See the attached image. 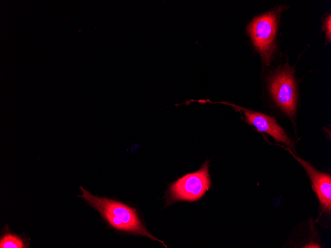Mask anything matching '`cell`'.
Returning <instances> with one entry per match:
<instances>
[{"mask_svg": "<svg viewBox=\"0 0 331 248\" xmlns=\"http://www.w3.org/2000/svg\"><path fill=\"white\" fill-rule=\"evenodd\" d=\"M80 189L82 194L78 196L85 199L98 210L111 227L130 234L147 237L162 243L166 247L163 242L155 237L146 229L135 208L115 200L94 196L82 187Z\"/></svg>", "mask_w": 331, "mask_h": 248, "instance_id": "obj_1", "label": "cell"}, {"mask_svg": "<svg viewBox=\"0 0 331 248\" xmlns=\"http://www.w3.org/2000/svg\"><path fill=\"white\" fill-rule=\"evenodd\" d=\"M331 14L328 16L324 22L323 28L326 33L327 38L329 39V41H331Z\"/></svg>", "mask_w": 331, "mask_h": 248, "instance_id": "obj_8", "label": "cell"}, {"mask_svg": "<svg viewBox=\"0 0 331 248\" xmlns=\"http://www.w3.org/2000/svg\"><path fill=\"white\" fill-rule=\"evenodd\" d=\"M0 248H25L23 241L18 236L11 233L4 235L0 239Z\"/></svg>", "mask_w": 331, "mask_h": 248, "instance_id": "obj_7", "label": "cell"}, {"mask_svg": "<svg viewBox=\"0 0 331 248\" xmlns=\"http://www.w3.org/2000/svg\"><path fill=\"white\" fill-rule=\"evenodd\" d=\"M210 187L207 160L198 170L183 176L170 185L166 193V205L178 201L197 200Z\"/></svg>", "mask_w": 331, "mask_h": 248, "instance_id": "obj_2", "label": "cell"}, {"mask_svg": "<svg viewBox=\"0 0 331 248\" xmlns=\"http://www.w3.org/2000/svg\"><path fill=\"white\" fill-rule=\"evenodd\" d=\"M300 163L309 176L321 206L324 211L330 213L331 210V177L329 174L316 169L310 163L296 156L288 148H285Z\"/></svg>", "mask_w": 331, "mask_h": 248, "instance_id": "obj_6", "label": "cell"}, {"mask_svg": "<svg viewBox=\"0 0 331 248\" xmlns=\"http://www.w3.org/2000/svg\"><path fill=\"white\" fill-rule=\"evenodd\" d=\"M234 108L244 112L245 121L255 127L258 132L269 134L277 142L284 144L287 148L294 150V144L287 136L283 129L278 125L274 117L256 112L228 103Z\"/></svg>", "mask_w": 331, "mask_h": 248, "instance_id": "obj_5", "label": "cell"}, {"mask_svg": "<svg viewBox=\"0 0 331 248\" xmlns=\"http://www.w3.org/2000/svg\"><path fill=\"white\" fill-rule=\"evenodd\" d=\"M277 13L276 11H271L257 16L247 27L248 34L254 46L266 64L270 62L275 50L274 43L277 27Z\"/></svg>", "mask_w": 331, "mask_h": 248, "instance_id": "obj_4", "label": "cell"}, {"mask_svg": "<svg viewBox=\"0 0 331 248\" xmlns=\"http://www.w3.org/2000/svg\"><path fill=\"white\" fill-rule=\"evenodd\" d=\"M271 97L281 111L294 121L297 107L296 84L293 70L288 65L272 74L268 79Z\"/></svg>", "mask_w": 331, "mask_h": 248, "instance_id": "obj_3", "label": "cell"}]
</instances>
